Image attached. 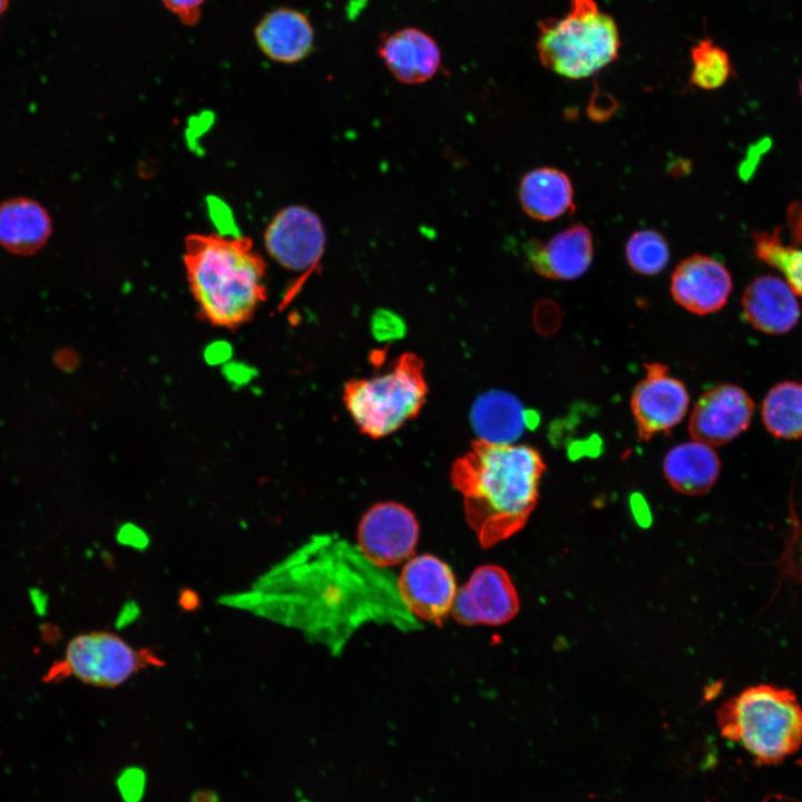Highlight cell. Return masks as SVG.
Segmentation results:
<instances>
[{
	"label": "cell",
	"mask_w": 802,
	"mask_h": 802,
	"mask_svg": "<svg viewBox=\"0 0 802 802\" xmlns=\"http://www.w3.org/2000/svg\"><path fill=\"white\" fill-rule=\"evenodd\" d=\"M222 603L300 630L333 654L369 624L404 632L420 628L399 595L394 575L335 534L311 537L251 588Z\"/></svg>",
	"instance_id": "6da1fadb"
},
{
	"label": "cell",
	"mask_w": 802,
	"mask_h": 802,
	"mask_svg": "<svg viewBox=\"0 0 802 802\" xmlns=\"http://www.w3.org/2000/svg\"><path fill=\"white\" fill-rule=\"evenodd\" d=\"M545 471L537 449L480 439L454 461L450 479L481 547L490 548L524 528L538 503Z\"/></svg>",
	"instance_id": "7a4b0ae2"
},
{
	"label": "cell",
	"mask_w": 802,
	"mask_h": 802,
	"mask_svg": "<svg viewBox=\"0 0 802 802\" xmlns=\"http://www.w3.org/2000/svg\"><path fill=\"white\" fill-rule=\"evenodd\" d=\"M183 263L198 312L212 325L235 330L266 301V263L250 237L189 234Z\"/></svg>",
	"instance_id": "3957f363"
},
{
	"label": "cell",
	"mask_w": 802,
	"mask_h": 802,
	"mask_svg": "<svg viewBox=\"0 0 802 802\" xmlns=\"http://www.w3.org/2000/svg\"><path fill=\"white\" fill-rule=\"evenodd\" d=\"M723 737L761 763L773 764L802 744V706L795 693L760 684L726 700L716 712Z\"/></svg>",
	"instance_id": "277c9868"
},
{
	"label": "cell",
	"mask_w": 802,
	"mask_h": 802,
	"mask_svg": "<svg viewBox=\"0 0 802 802\" xmlns=\"http://www.w3.org/2000/svg\"><path fill=\"white\" fill-rule=\"evenodd\" d=\"M616 20L596 0H570L559 18L538 25L536 51L542 67L570 80L589 78L619 57Z\"/></svg>",
	"instance_id": "5b68a950"
},
{
	"label": "cell",
	"mask_w": 802,
	"mask_h": 802,
	"mask_svg": "<svg viewBox=\"0 0 802 802\" xmlns=\"http://www.w3.org/2000/svg\"><path fill=\"white\" fill-rule=\"evenodd\" d=\"M427 394L423 362L407 352L379 374L350 380L343 390V401L359 430L378 439L415 418Z\"/></svg>",
	"instance_id": "8992f818"
},
{
	"label": "cell",
	"mask_w": 802,
	"mask_h": 802,
	"mask_svg": "<svg viewBox=\"0 0 802 802\" xmlns=\"http://www.w3.org/2000/svg\"><path fill=\"white\" fill-rule=\"evenodd\" d=\"M164 665L154 649L136 648L111 632L96 630L72 637L47 677L72 676L88 685L116 687L141 669Z\"/></svg>",
	"instance_id": "52a82bcc"
},
{
	"label": "cell",
	"mask_w": 802,
	"mask_h": 802,
	"mask_svg": "<svg viewBox=\"0 0 802 802\" xmlns=\"http://www.w3.org/2000/svg\"><path fill=\"white\" fill-rule=\"evenodd\" d=\"M325 229L321 218L303 205L282 208L264 233L268 255L282 267L306 277L317 267L325 250Z\"/></svg>",
	"instance_id": "ba28073f"
},
{
	"label": "cell",
	"mask_w": 802,
	"mask_h": 802,
	"mask_svg": "<svg viewBox=\"0 0 802 802\" xmlns=\"http://www.w3.org/2000/svg\"><path fill=\"white\" fill-rule=\"evenodd\" d=\"M646 374L633 390L630 409L639 441L667 433L686 415L689 394L685 384L663 363H646Z\"/></svg>",
	"instance_id": "9c48e42d"
},
{
	"label": "cell",
	"mask_w": 802,
	"mask_h": 802,
	"mask_svg": "<svg viewBox=\"0 0 802 802\" xmlns=\"http://www.w3.org/2000/svg\"><path fill=\"white\" fill-rule=\"evenodd\" d=\"M419 539V524L413 512L397 502H379L361 518L356 541L363 555L374 565L389 568L409 559Z\"/></svg>",
	"instance_id": "30bf717a"
},
{
	"label": "cell",
	"mask_w": 802,
	"mask_h": 802,
	"mask_svg": "<svg viewBox=\"0 0 802 802\" xmlns=\"http://www.w3.org/2000/svg\"><path fill=\"white\" fill-rule=\"evenodd\" d=\"M518 610V593L508 573L483 565L457 590L450 615L464 626H498L510 622Z\"/></svg>",
	"instance_id": "8fae6325"
},
{
	"label": "cell",
	"mask_w": 802,
	"mask_h": 802,
	"mask_svg": "<svg viewBox=\"0 0 802 802\" xmlns=\"http://www.w3.org/2000/svg\"><path fill=\"white\" fill-rule=\"evenodd\" d=\"M399 595L418 620L440 625L450 615L457 594L451 568L433 555L407 561L397 578Z\"/></svg>",
	"instance_id": "7c38bea8"
},
{
	"label": "cell",
	"mask_w": 802,
	"mask_h": 802,
	"mask_svg": "<svg viewBox=\"0 0 802 802\" xmlns=\"http://www.w3.org/2000/svg\"><path fill=\"white\" fill-rule=\"evenodd\" d=\"M754 402L744 389L723 383L704 392L688 421L693 440L723 446L743 433L752 420Z\"/></svg>",
	"instance_id": "4fadbf2b"
},
{
	"label": "cell",
	"mask_w": 802,
	"mask_h": 802,
	"mask_svg": "<svg viewBox=\"0 0 802 802\" xmlns=\"http://www.w3.org/2000/svg\"><path fill=\"white\" fill-rule=\"evenodd\" d=\"M732 288L731 274L721 262L693 254L672 273L669 291L678 305L691 313L706 315L726 304Z\"/></svg>",
	"instance_id": "5bb4252c"
},
{
	"label": "cell",
	"mask_w": 802,
	"mask_h": 802,
	"mask_svg": "<svg viewBox=\"0 0 802 802\" xmlns=\"http://www.w3.org/2000/svg\"><path fill=\"white\" fill-rule=\"evenodd\" d=\"M525 253L537 274L551 280H574L589 268L594 257V239L588 227L575 224L546 243L530 239Z\"/></svg>",
	"instance_id": "9a60e30c"
},
{
	"label": "cell",
	"mask_w": 802,
	"mask_h": 802,
	"mask_svg": "<svg viewBox=\"0 0 802 802\" xmlns=\"http://www.w3.org/2000/svg\"><path fill=\"white\" fill-rule=\"evenodd\" d=\"M53 219L48 208L30 196L0 202V248L16 256H33L50 241Z\"/></svg>",
	"instance_id": "2e32d148"
},
{
	"label": "cell",
	"mask_w": 802,
	"mask_h": 802,
	"mask_svg": "<svg viewBox=\"0 0 802 802\" xmlns=\"http://www.w3.org/2000/svg\"><path fill=\"white\" fill-rule=\"evenodd\" d=\"M379 55L392 76L408 85L430 80L441 65L437 41L415 27H405L384 36Z\"/></svg>",
	"instance_id": "e0dca14e"
},
{
	"label": "cell",
	"mask_w": 802,
	"mask_h": 802,
	"mask_svg": "<svg viewBox=\"0 0 802 802\" xmlns=\"http://www.w3.org/2000/svg\"><path fill=\"white\" fill-rule=\"evenodd\" d=\"M746 321L767 334H783L792 330L800 319V306L794 291L780 277L763 275L747 285L742 296Z\"/></svg>",
	"instance_id": "ac0fdd59"
},
{
	"label": "cell",
	"mask_w": 802,
	"mask_h": 802,
	"mask_svg": "<svg viewBox=\"0 0 802 802\" xmlns=\"http://www.w3.org/2000/svg\"><path fill=\"white\" fill-rule=\"evenodd\" d=\"M261 50L272 60L294 63L313 49L314 30L307 17L294 9L281 8L266 14L255 31Z\"/></svg>",
	"instance_id": "d6986e66"
},
{
	"label": "cell",
	"mask_w": 802,
	"mask_h": 802,
	"mask_svg": "<svg viewBox=\"0 0 802 802\" xmlns=\"http://www.w3.org/2000/svg\"><path fill=\"white\" fill-rule=\"evenodd\" d=\"M721 471L713 447L692 440L673 447L663 460V473L677 492L698 496L708 492Z\"/></svg>",
	"instance_id": "ffe728a7"
},
{
	"label": "cell",
	"mask_w": 802,
	"mask_h": 802,
	"mask_svg": "<svg viewBox=\"0 0 802 802\" xmlns=\"http://www.w3.org/2000/svg\"><path fill=\"white\" fill-rule=\"evenodd\" d=\"M534 418L521 402L505 391H489L479 395L472 404L471 422L480 440L515 443Z\"/></svg>",
	"instance_id": "44dd1931"
},
{
	"label": "cell",
	"mask_w": 802,
	"mask_h": 802,
	"mask_svg": "<svg viewBox=\"0 0 802 802\" xmlns=\"http://www.w3.org/2000/svg\"><path fill=\"white\" fill-rule=\"evenodd\" d=\"M518 195L524 212L537 221L556 219L575 211L571 182L566 173L554 167L528 172Z\"/></svg>",
	"instance_id": "7402d4cb"
},
{
	"label": "cell",
	"mask_w": 802,
	"mask_h": 802,
	"mask_svg": "<svg viewBox=\"0 0 802 802\" xmlns=\"http://www.w3.org/2000/svg\"><path fill=\"white\" fill-rule=\"evenodd\" d=\"M762 420L774 437H802V382L785 381L774 385L762 403Z\"/></svg>",
	"instance_id": "603a6c76"
},
{
	"label": "cell",
	"mask_w": 802,
	"mask_h": 802,
	"mask_svg": "<svg viewBox=\"0 0 802 802\" xmlns=\"http://www.w3.org/2000/svg\"><path fill=\"white\" fill-rule=\"evenodd\" d=\"M691 62L689 85L698 89H718L733 74L728 52L710 37L702 38L692 47Z\"/></svg>",
	"instance_id": "cb8c5ba5"
},
{
	"label": "cell",
	"mask_w": 802,
	"mask_h": 802,
	"mask_svg": "<svg viewBox=\"0 0 802 802\" xmlns=\"http://www.w3.org/2000/svg\"><path fill=\"white\" fill-rule=\"evenodd\" d=\"M625 254L633 271L646 276L662 272L669 260L665 237L654 229H642L632 234L626 243Z\"/></svg>",
	"instance_id": "d4e9b609"
},
{
	"label": "cell",
	"mask_w": 802,
	"mask_h": 802,
	"mask_svg": "<svg viewBox=\"0 0 802 802\" xmlns=\"http://www.w3.org/2000/svg\"><path fill=\"white\" fill-rule=\"evenodd\" d=\"M757 256L777 268L795 294L802 296V248L782 243L779 232L755 235Z\"/></svg>",
	"instance_id": "484cf974"
},
{
	"label": "cell",
	"mask_w": 802,
	"mask_h": 802,
	"mask_svg": "<svg viewBox=\"0 0 802 802\" xmlns=\"http://www.w3.org/2000/svg\"><path fill=\"white\" fill-rule=\"evenodd\" d=\"M371 330L376 340H395L404 334L405 325L398 314L381 309L375 311L372 316Z\"/></svg>",
	"instance_id": "4316f807"
},
{
	"label": "cell",
	"mask_w": 802,
	"mask_h": 802,
	"mask_svg": "<svg viewBox=\"0 0 802 802\" xmlns=\"http://www.w3.org/2000/svg\"><path fill=\"white\" fill-rule=\"evenodd\" d=\"M616 109L617 105L613 97L596 91L589 102L587 113L591 120L602 123L610 118Z\"/></svg>",
	"instance_id": "83f0119b"
},
{
	"label": "cell",
	"mask_w": 802,
	"mask_h": 802,
	"mask_svg": "<svg viewBox=\"0 0 802 802\" xmlns=\"http://www.w3.org/2000/svg\"><path fill=\"white\" fill-rule=\"evenodd\" d=\"M168 9L184 22L193 23L198 18L199 7L204 0H163Z\"/></svg>",
	"instance_id": "f1b7e54d"
},
{
	"label": "cell",
	"mask_w": 802,
	"mask_h": 802,
	"mask_svg": "<svg viewBox=\"0 0 802 802\" xmlns=\"http://www.w3.org/2000/svg\"><path fill=\"white\" fill-rule=\"evenodd\" d=\"M799 91H800V95H801V98H802V79L800 80V84H799Z\"/></svg>",
	"instance_id": "f546056e"
}]
</instances>
